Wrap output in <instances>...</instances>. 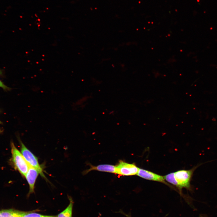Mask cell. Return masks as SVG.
Listing matches in <instances>:
<instances>
[{"label": "cell", "instance_id": "cell-1", "mask_svg": "<svg viewBox=\"0 0 217 217\" xmlns=\"http://www.w3.org/2000/svg\"><path fill=\"white\" fill-rule=\"evenodd\" d=\"M11 160L13 166L15 170L25 177L30 167L21 153L16 148L12 141L11 142Z\"/></svg>", "mask_w": 217, "mask_h": 217}, {"label": "cell", "instance_id": "cell-2", "mask_svg": "<svg viewBox=\"0 0 217 217\" xmlns=\"http://www.w3.org/2000/svg\"><path fill=\"white\" fill-rule=\"evenodd\" d=\"M202 164L197 165L189 170H181L174 172V175L178 188L181 193L182 189L185 188L190 191L192 190L190 181L193 173L199 166Z\"/></svg>", "mask_w": 217, "mask_h": 217}, {"label": "cell", "instance_id": "cell-3", "mask_svg": "<svg viewBox=\"0 0 217 217\" xmlns=\"http://www.w3.org/2000/svg\"><path fill=\"white\" fill-rule=\"evenodd\" d=\"M18 140L21 146V152L30 166L37 169L40 175L45 177L37 157L25 146L19 138Z\"/></svg>", "mask_w": 217, "mask_h": 217}, {"label": "cell", "instance_id": "cell-4", "mask_svg": "<svg viewBox=\"0 0 217 217\" xmlns=\"http://www.w3.org/2000/svg\"><path fill=\"white\" fill-rule=\"evenodd\" d=\"M115 173L123 176L137 175L139 168L134 164H129L121 160L115 166Z\"/></svg>", "mask_w": 217, "mask_h": 217}, {"label": "cell", "instance_id": "cell-5", "mask_svg": "<svg viewBox=\"0 0 217 217\" xmlns=\"http://www.w3.org/2000/svg\"><path fill=\"white\" fill-rule=\"evenodd\" d=\"M137 175L146 179L162 183L171 188L173 186L165 181L164 177L150 171L139 168Z\"/></svg>", "mask_w": 217, "mask_h": 217}, {"label": "cell", "instance_id": "cell-6", "mask_svg": "<svg viewBox=\"0 0 217 217\" xmlns=\"http://www.w3.org/2000/svg\"><path fill=\"white\" fill-rule=\"evenodd\" d=\"M39 174L40 175V173L39 170L31 167H30L26 173L25 177L28 184L29 188L27 194L28 196L34 193L36 180Z\"/></svg>", "mask_w": 217, "mask_h": 217}, {"label": "cell", "instance_id": "cell-7", "mask_svg": "<svg viewBox=\"0 0 217 217\" xmlns=\"http://www.w3.org/2000/svg\"><path fill=\"white\" fill-rule=\"evenodd\" d=\"M115 166L110 165H100L97 166H94L91 165L90 168L85 171L84 173L86 174L89 171L94 170L115 173Z\"/></svg>", "mask_w": 217, "mask_h": 217}, {"label": "cell", "instance_id": "cell-8", "mask_svg": "<svg viewBox=\"0 0 217 217\" xmlns=\"http://www.w3.org/2000/svg\"><path fill=\"white\" fill-rule=\"evenodd\" d=\"M1 217H22L26 212L13 209L1 210Z\"/></svg>", "mask_w": 217, "mask_h": 217}, {"label": "cell", "instance_id": "cell-9", "mask_svg": "<svg viewBox=\"0 0 217 217\" xmlns=\"http://www.w3.org/2000/svg\"><path fill=\"white\" fill-rule=\"evenodd\" d=\"M69 198V203L66 208L58 214L56 217H72L73 201L72 198Z\"/></svg>", "mask_w": 217, "mask_h": 217}, {"label": "cell", "instance_id": "cell-10", "mask_svg": "<svg viewBox=\"0 0 217 217\" xmlns=\"http://www.w3.org/2000/svg\"><path fill=\"white\" fill-rule=\"evenodd\" d=\"M36 210L27 211L22 217H56V215H43L36 212Z\"/></svg>", "mask_w": 217, "mask_h": 217}, {"label": "cell", "instance_id": "cell-11", "mask_svg": "<svg viewBox=\"0 0 217 217\" xmlns=\"http://www.w3.org/2000/svg\"><path fill=\"white\" fill-rule=\"evenodd\" d=\"M2 73L1 70H0V75L2 74ZM0 87L2 88L5 91L9 90L10 88L8 87L5 85L3 83L0 79Z\"/></svg>", "mask_w": 217, "mask_h": 217}, {"label": "cell", "instance_id": "cell-12", "mask_svg": "<svg viewBox=\"0 0 217 217\" xmlns=\"http://www.w3.org/2000/svg\"><path fill=\"white\" fill-rule=\"evenodd\" d=\"M120 212L121 213H122V214H123V215H125L126 217H131V215H130V214H125V213H124V212H121V211H120Z\"/></svg>", "mask_w": 217, "mask_h": 217}, {"label": "cell", "instance_id": "cell-13", "mask_svg": "<svg viewBox=\"0 0 217 217\" xmlns=\"http://www.w3.org/2000/svg\"><path fill=\"white\" fill-rule=\"evenodd\" d=\"M2 122L0 121V124H2ZM3 130L0 128V133H1L2 132Z\"/></svg>", "mask_w": 217, "mask_h": 217}, {"label": "cell", "instance_id": "cell-14", "mask_svg": "<svg viewBox=\"0 0 217 217\" xmlns=\"http://www.w3.org/2000/svg\"><path fill=\"white\" fill-rule=\"evenodd\" d=\"M0 217H1V211L0 210Z\"/></svg>", "mask_w": 217, "mask_h": 217}]
</instances>
